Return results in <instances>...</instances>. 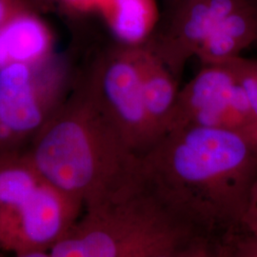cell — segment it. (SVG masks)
I'll return each instance as SVG.
<instances>
[{
    "label": "cell",
    "mask_w": 257,
    "mask_h": 257,
    "mask_svg": "<svg viewBox=\"0 0 257 257\" xmlns=\"http://www.w3.org/2000/svg\"><path fill=\"white\" fill-rule=\"evenodd\" d=\"M244 3L239 0H209L193 5L189 15L168 35L149 40L147 46L179 82L187 62L196 56L222 20Z\"/></svg>",
    "instance_id": "obj_7"
},
{
    "label": "cell",
    "mask_w": 257,
    "mask_h": 257,
    "mask_svg": "<svg viewBox=\"0 0 257 257\" xmlns=\"http://www.w3.org/2000/svg\"><path fill=\"white\" fill-rule=\"evenodd\" d=\"M85 87L139 156L156 144L144 104L138 47L122 45L101 57Z\"/></svg>",
    "instance_id": "obj_5"
},
{
    "label": "cell",
    "mask_w": 257,
    "mask_h": 257,
    "mask_svg": "<svg viewBox=\"0 0 257 257\" xmlns=\"http://www.w3.org/2000/svg\"><path fill=\"white\" fill-rule=\"evenodd\" d=\"M46 29L37 19L20 14L0 28V69L12 63L30 64L45 55Z\"/></svg>",
    "instance_id": "obj_10"
},
{
    "label": "cell",
    "mask_w": 257,
    "mask_h": 257,
    "mask_svg": "<svg viewBox=\"0 0 257 257\" xmlns=\"http://www.w3.org/2000/svg\"><path fill=\"white\" fill-rule=\"evenodd\" d=\"M215 257H257V234L243 228L235 230L221 240Z\"/></svg>",
    "instance_id": "obj_13"
},
{
    "label": "cell",
    "mask_w": 257,
    "mask_h": 257,
    "mask_svg": "<svg viewBox=\"0 0 257 257\" xmlns=\"http://www.w3.org/2000/svg\"><path fill=\"white\" fill-rule=\"evenodd\" d=\"M138 61L145 109L159 140L169 128L179 92L178 82L147 46L138 47Z\"/></svg>",
    "instance_id": "obj_9"
},
{
    "label": "cell",
    "mask_w": 257,
    "mask_h": 257,
    "mask_svg": "<svg viewBox=\"0 0 257 257\" xmlns=\"http://www.w3.org/2000/svg\"><path fill=\"white\" fill-rule=\"evenodd\" d=\"M242 228L249 232L257 234V178L250 193L248 208L242 223Z\"/></svg>",
    "instance_id": "obj_15"
},
{
    "label": "cell",
    "mask_w": 257,
    "mask_h": 257,
    "mask_svg": "<svg viewBox=\"0 0 257 257\" xmlns=\"http://www.w3.org/2000/svg\"><path fill=\"white\" fill-rule=\"evenodd\" d=\"M246 2L248 3V7L252 11L257 21V0H248Z\"/></svg>",
    "instance_id": "obj_17"
},
{
    "label": "cell",
    "mask_w": 257,
    "mask_h": 257,
    "mask_svg": "<svg viewBox=\"0 0 257 257\" xmlns=\"http://www.w3.org/2000/svg\"><path fill=\"white\" fill-rule=\"evenodd\" d=\"M29 160L84 209L119 201L143 185L141 156L86 87L47 122Z\"/></svg>",
    "instance_id": "obj_2"
},
{
    "label": "cell",
    "mask_w": 257,
    "mask_h": 257,
    "mask_svg": "<svg viewBox=\"0 0 257 257\" xmlns=\"http://www.w3.org/2000/svg\"><path fill=\"white\" fill-rule=\"evenodd\" d=\"M143 183L216 246L242 228L257 178V143L224 128L169 130L141 156Z\"/></svg>",
    "instance_id": "obj_1"
},
{
    "label": "cell",
    "mask_w": 257,
    "mask_h": 257,
    "mask_svg": "<svg viewBox=\"0 0 257 257\" xmlns=\"http://www.w3.org/2000/svg\"><path fill=\"white\" fill-rule=\"evenodd\" d=\"M69 1L74 2V3H82V2H85V0H69Z\"/></svg>",
    "instance_id": "obj_19"
},
{
    "label": "cell",
    "mask_w": 257,
    "mask_h": 257,
    "mask_svg": "<svg viewBox=\"0 0 257 257\" xmlns=\"http://www.w3.org/2000/svg\"><path fill=\"white\" fill-rule=\"evenodd\" d=\"M20 15L14 0H0V28Z\"/></svg>",
    "instance_id": "obj_16"
},
{
    "label": "cell",
    "mask_w": 257,
    "mask_h": 257,
    "mask_svg": "<svg viewBox=\"0 0 257 257\" xmlns=\"http://www.w3.org/2000/svg\"><path fill=\"white\" fill-rule=\"evenodd\" d=\"M15 257H50L49 252H34L23 255H16Z\"/></svg>",
    "instance_id": "obj_18"
},
{
    "label": "cell",
    "mask_w": 257,
    "mask_h": 257,
    "mask_svg": "<svg viewBox=\"0 0 257 257\" xmlns=\"http://www.w3.org/2000/svg\"><path fill=\"white\" fill-rule=\"evenodd\" d=\"M227 63L244 90L257 122V59H248L242 55Z\"/></svg>",
    "instance_id": "obj_12"
},
{
    "label": "cell",
    "mask_w": 257,
    "mask_h": 257,
    "mask_svg": "<svg viewBox=\"0 0 257 257\" xmlns=\"http://www.w3.org/2000/svg\"><path fill=\"white\" fill-rule=\"evenodd\" d=\"M216 247L207 241H197L159 251L150 257H215Z\"/></svg>",
    "instance_id": "obj_14"
},
{
    "label": "cell",
    "mask_w": 257,
    "mask_h": 257,
    "mask_svg": "<svg viewBox=\"0 0 257 257\" xmlns=\"http://www.w3.org/2000/svg\"><path fill=\"white\" fill-rule=\"evenodd\" d=\"M82 206L46 181L31 161L0 165V248L15 255L47 252Z\"/></svg>",
    "instance_id": "obj_4"
},
{
    "label": "cell",
    "mask_w": 257,
    "mask_h": 257,
    "mask_svg": "<svg viewBox=\"0 0 257 257\" xmlns=\"http://www.w3.org/2000/svg\"><path fill=\"white\" fill-rule=\"evenodd\" d=\"M188 125L229 130L257 143L256 120L227 63L203 65L179 90L168 131Z\"/></svg>",
    "instance_id": "obj_6"
},
{
    "label": "cell",
    "mask_w": 257,
    "mask_h": 257,
    "mask_svg": "<svg viewBox=\"0 0 257 257\" xmlns=\"http://www.w3.org/2000/svg\"><path fill=\"white\" fill-rule=\"evenodd\" d=\"M110 25L122 45H146L152 29L147 0H111Z\"/></svg>",
    "instance_id": "obj_11"
},
{
    "label": "cell",
    "mask_w": 257,
    "mask_h": 257,
    "mask_svg": "<svg viewBox=\"0 0 257 257\" xmlns=\"http://www.w3.org/2000/svg\"><path fill=\"white\" fill-rule=\"evenodd\" d=\"M207 241L144 185L119 201L85 209L50 257H150Z\"/></svg>",
    "instance_id": "obj_3"
},
{
    "label": "cell",
    "mask_w": 257,
    "mask_h": 257,
    "mask_svg": "<svg viewBox=\"0 0 257 257\" xmlns=\"http://www.w3.org/2000/svg\"><path fill=\"white\" fill-rule=\"evenodd\" d=\"M28 65L12 63L0 69V131L5 134H27L43 123L44 113Z\"/></svg>",
    "instance_id": "obj_8"
}]
</instances>
